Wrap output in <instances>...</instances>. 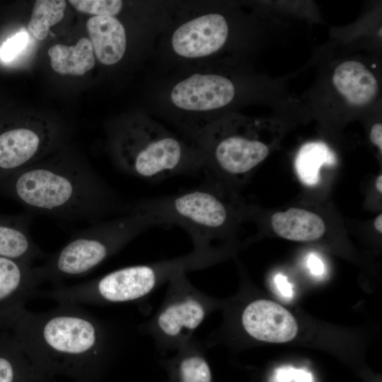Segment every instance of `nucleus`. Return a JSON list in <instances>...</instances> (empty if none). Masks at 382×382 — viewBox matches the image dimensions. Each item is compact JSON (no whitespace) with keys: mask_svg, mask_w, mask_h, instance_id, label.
<instances>
[{"mask_svg":"<svg viewBox=\"0 0 382 382\" xmlns=\"http://www.w3.org/2000/svg\"><path fill=\"white\" fill-rule=\"evenodd\" d=\"M77 11L94 16H115L122 9L120 0H69Z\"/></svg>","mask_w":382,"mask_h":382,"instance_id":"21","label":"nucleus"},{"mask_svg":"<svg viewBox=\"0 0 382 382\" xmlns=\"http://www.w3.org/2000/svg\"><path fill=\"white\" fill-rule=\"evenodd\" d=\"M376 187L379 193L382 192V175H379L376 180Z\"/></svg>","mask_w":382,"mask_h":382,"instance_id":"27","label":"nucleus"},{"mask_svg":"<svg viewBox=\"0 0 382 382\" xmlns=\"http://www.w3.org/2000/svg\"><path fill=\"white\" fill-rule=\"evenodd\" d=\"M42 283L33 264L0 256V330L11 332Z\"/></svg>","mask_w":382,"mask_h":382,"instance_id":"8","label":"nucleus"},{"mask_svg":"<svg viewBox=\"0 0 382 382\" xmlns=\"http://www.w3.org/2000/svg\"><path fill=\"white\" fill-rule=\"evenodd\" d=\"M161 222L153 215L135 209L124 214L91 224L74 234L67 243L45 262L35 267L42 282L54 287L64 281L86 275L117 253L140 234Z\"/></svg>","mask_w":382,"mask_h":382,"instance_id":"3","label":"nucleus"},{"mask_svg":"<svg viewBox=\"0 0 382 382\" xmlns=\"http://www.w3.org/2000/svg\"><path fill=\"white\" fill-rule=\"evenodd\" d=\"M228 26L219 13H207L187 21L174 32L171 45L185 58H200L216 52L226 43Z\"/></svg>","mask_w":382,"mask_h":382,"instance_id":"10","label":"nucleus"},{"mask_svg":"<svg viewBox=\"0 0 382 382\" xmlns=\"http://www.w3.org/2000/svg\"><path fill=\"white\" fill-rule=\"evenodd\" d=\"M11 191L30 215L93 224L131 210L126 201L87 163L57 158L16 173Z\"/></svg>","mask_w":382,"mask_h":382,"instance_id":"2","label":"nucleus"},{"mask_svg":"<svg viewBox=\"0 0 382 382\" xmlns=\"http://www.w3.org/2000/svg\"><path fill=\"white\" fill-rule=\"evenodd\" d=\"M307 267L311 273L316 277H320L324 272V265L321 259L314 253H310L306 260Z\"/></svg>","mask_w":382,"mask_h":382,"instance_id":"24","label":"nucleus"},{"mask_svg":"<svg viewBox=\"0 0 382 382\" xmlns=\"http://www.w3.org/2000/svg\"><path fill=\"white\" fill-rule=\"evenodd\" d=\"M370 139L375 144L380 151H382V125L376 123L371 127L370 132Z\"/></svg>","mask_w":382,"mask_h":382,"instance_id":"25","label":"nucleus"},{"mask_svg":"<svg viewBox=\"0 0 382 382\" xmlns=\"http://www.w3.org/2000/svg\"><path fill=\"white\" fill-rule=\"evenodd\" d=\"M11 332L37 366L80 376L100 370L119 345L110 323L68 302L43 312L28 310Z\"/></svg>","mask_w":382,"mask_h":382,"instance_id":"1","label":"nucleus"},{"mask_svg":"<svg viewBox=\"0 0 382 382\" xmlns=\"http://www.w3.org/2000/svg\"><path fill=\"white\" fill-rule=\"evenodd\" d=\"M28 35L24 32H18L8 39L0 48V57L8 62L14 59L26 46Z\"/></svg>","mask_w":382,"mask_h":382,"instance_id":"22","label":"nucleus"},{"mask_svg":"<svg viewBox=\"0 0 382 382\" xmlns=\"http://www.w3.org/2000/svg\"><path fill=\"white\" fill-rule=\"evenodd\" d=\"M234 96V85L228 78L218 74H195L173 86L170 100L182 110L202 112L226 106Z\"/></svg>","mask_w":382,"mask_h":382,"instance_id":"11","label":"nucleus"},{"mask_svg":"<svg viewBox=\"0 0 382 382\" xmlns=\"http://www.w3.org/2000/svg\"><path fill=\"white\" fill-rule=\"evenodd\" d=\"M374 226L377 231L382 233V214H378L374 222Z\"/></svg>","mask_w":382,"mask_h":382,"instance_id":"26","label":"nucleus"},{"mask_svg":"<svg viewBox=\"0 0 382 382\" xmlns=\"http://www.w3.org/2000/svg\"><path fill=\"white\" fill-rule=\"evenodd\" d=\"M332 81L340 94L354 106L369 103L378 89L373 73L364 64L354 60L340 63L334 71Z\"/></svg>","mask_w":382,"mask_h":382,"instance_id":"14","label":"nucleus"},{"mask_svg":"<svg viewBox=\"0 0 382 382\" xmlns=\"http://www.w3.org/2000/svg\"><path fill=\"white\" fill-rule=\"evenodd\" d=\"M188 253L171 259L125 267L93 279L91 292L98 305L141 301L179 273L203 270L219 262L221 249L193 241Z\"/></svg>","mask_w":382,"mask_h":382,"instance_id":"5","label":"nucleus"},{"mask_svg":"<svg viewBox=\"0 0 382 382\" xmlns=\"http://www.w3.org/2000/svg\"><path fill=\"white\" fill-rule=\"evenodd\" d=\"M160 363L168 382H214L204 347L195 337Z\"/></svg>","mask_w":382,"mask_h":382,"instance_id":"13","label":"nucleus"},{"mask_svg":"<svg viewBox=\"0 0 382 382\" xmlns=\"http://www.w3.org/2000/svg\"><path fill=\"white\" fill-rule=\"evenodd\" d=\"M336 163V156L325 144L319 141L303 144L298 151L294 167L302 183L307 186H315L320 180V169L323 165L332 166Z\"/></svg>","mask_w":382,"mask_h":382,"instance_id":"18","label":"nucleus"},{"mask_svg":"<svg viewBox=\"0 0 382 382\" xmlns=\"http://www.w3.org/2000/svg\"><path fill=\"white\" fill-rule=\"evenodd\" d=\"M66 6L64 0H37L35 2L28 27L39 40L45 39L50 28L62 21Z\"/></svg>","mask_w":382,"mask_h":382,"instance_id":"20","label":"nucleus"},{"mask_svg":"<svg viewBox=\"0 0 382 382\" xmlns=\"http://www.w3.org/2000/svg\"><path fill=\"white\" fill-rule=\"evenodd\" d=\"M220 302L195 287L186 273H179L168 284L163 301L139 330L149 335L162 353L176 352L190 341Z\"/></svg>","mask_w":382,"mask_h":382,"instance_id":"7","label":"nucleus"},{"mask_svg":"<svg viewBox=\"0 0 382 382\" xmlns=\"http://www.w3.org/2000/svg\"><path fill=\"white\" fill-rule=\"evenodd\" d=\"M274 284L278 294L285 299H291L294 296L291 284L288 281L286 276L277 274L274 277Z\"/></svg>","mask_w":382,"mask_h":382,"instance_id":"23","label":"nucleus"},{"mask_svg":"<svg viewBox=\"0 0 382 382\" xmlns=\"http://www.w3.org/2000/svg\"><path fill=\"white\" fill-rule=\"evenodd\" d=\"M86 28L93 52L105 65L117 63L124 56L127 40L123 25L115 16H93Z\"/></svg>","mask_w":382,"mask_h":382,"instance_id":"15","label":"nucleus"},{"mask_svg":"<svg viewBox=\"0 0 382 382\" xmlns=\"http://www.w3.org/2000/svg\"><path fill=\"white\" fill-rule=\"evenodd\" d=\"M43 147L40 132L17 127L0 134V170L20 171L35 163Z\"/></svg>","mask_w":382,"mask_h":382,"instance_id":"12","label":"nucleus"},{"mask_svg":"<svg viewBox=\"0 0 382 382\" xmlns=\"http://www.w3.org/2000/svg\"><path fill=\"white\" fill-rule=\"evenodd\" d=\"M52 68L61 74L81 76L95 65L92 44L81 37L74 46L57 44L48 50Z\"/></svg>","mask_w":382,"mask_h":382,"instance_id":"17","label":"nucleus"},{"mask_svg":"<svg viewBox=\"0 0 382 382\" xmlns=\"http://www.w3.org/2000/svg\"><path fill=\"white\" fill-rule=\"evenodd\" d=\"M30 359L11 332L0 333V382H25Z\"/></svg>","mask_w":382,"mask_h":382,"instance_id":"19","label":"nucleus"},{"mask_svg":"<svg viewBox=\"0 0 382 382\" xmlns=\"http://www.w3.org/2000/svg\"><path fill=\"white\" fill-rule=\"evenodd\" d=\"M115 158L125 173L148 181L204 170L198 150L152 122L121 134L115 141Z\"/></svg>","mask_w":382,"mask_h":382,"instance_id":"4","label":"nucleus"},{"mask_svg":"<svg viewBox=\"0 0 382 382\" xmlns=\"http://www.w3.org/2000/svg\"><path fill=\"white\" fill-rule=\"evenodd\" d=\"M238 322L243 332L257 341L282 343L294 339L298 325L291 313L267 299L250 301L241 310Z\"/></svg>","mask_w":382,"mask_h":382,"instance_id":"9","label":"nucleus"},{"mask_svg":"<svg viewBox=\"0 0 382 382\" xmlns=\"http://www.w3.org/2000/svg\"><path fill=\"white\" fill-rule=\"evenodd\" d=\"M271 226L277 235L294 241H313L325 231L324 221L318 214L296 207L274 213Z\"/></svg>","mask_w":382,"mask_h":382,"instance_id":"16","label":"nucleus"},{"mask_svg":"<svg viewBox=\"0 0 382 382\" xmlns=\"http://www.w3.org/2000/svg\"><path fill=\"white\" fill-rule=\"evenodd\" d=\"M133 207L149 213L162 226H178L192 241L212 244L232 226L234 211L223 199L220 187L205 180L202 185L173 195L132 202Z\"/></svg>","mask_w":382,"mask_h":382,"instance_id":"6","label":"nucleus"}]
</instances>
